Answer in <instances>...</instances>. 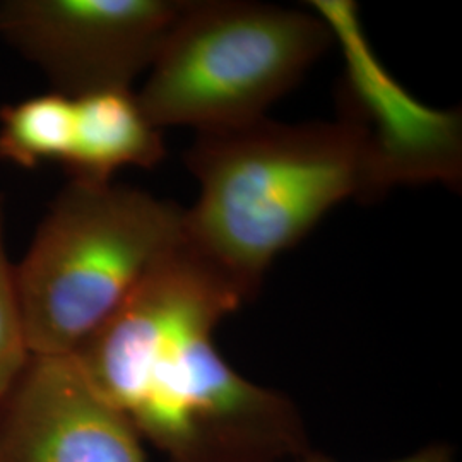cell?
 I'll list each match as a JSON object with an SVG mask.
<instances>
[{
  "mask_svg": "<svg viewBox=\"0 0 462 462\" xmlns=\"http://www.w3.org/2000/svg\"><path fill=\"white\" fill-rule=\"evenodd\" d=\"M4 231L5 209L0 194V397L9 391L32 356L17 298L14 265L7 257Z\"/></svg>",
  "mask_w": 462,
  "mask_h": 462,
  "instance_id": "obj_10",
  "label": "cell"
},
{
  "mask_svg": "<svg viewBox=\"0 0 462 462\" xmlns=\"http://www.w3.org/2000/svg\"><path fill=\"white\" fill-rule=\"evenodd\" d=\"M185 0H2L0 38L53 93L133 89L152 66Z\"/></svg>",
  "mask_w": 462,
  "mask_h": 462,
  "instance_id": "obj_5",
  "label": "cell"
},
{
  "mask_svg": "<svg viewBox=\"0 0 462 462\" xmlns=\"http://www.w3.org/2000/svg\"><path fill=\"white\" fill-rule=\"evenodd\" d=\"M177 204L114 182L69 180L14 265L30 355H72L183 240Z\"/></svg>",
  "mask_w": 462,
  "mask_h": 462,
  "instance_id": "obj_3",
  "label": "cell"
},
{
  "mask_svg": "<svg viewBox=\"0 0 462 462\" xmlns=\"http://www.w3.org/2000/svg\"><path fill=\"white\" fill-rule=\"evenodd\" d=\"M244 303L182 240L72 356L170 462L309 456L290 399L242 377L216 347L217 324Z\"/></svg>",
  "mask_w": 462,
  "mask_h": 462,
  "instance_id": "obj_1",
  "label": "cell"
},
{
  "mask_svg": "<svg viewBox=\"0 0 462 462\" xmlns=\"http://www.w3.org/2000/svg\"><path fill=\"white\" fill-rule=\"evenodd\" d=\"M286 462H334L328 461V459H322V457H310V456H303V457H298L293 461ZM391 462H456L452 459V454L444 448V447H429V448H423L420 450L418 454H413L410 457H404V459H399V461Z\"/></svg>",
  "mask_w": 462,
  "mask_h": 462,
  "instance_id": "obj_11",
  "label": "cell"
},
{
  "mask_svg": "<svg viewBox=\"0 0 462 462\" xmlns=\"http://www.w3.org/2000/svg\"><path fill=\"white\" fill-rule=\"evenodd\" d=\"M198 202L183 213V242L250 301L284 250L347 199L368 200L364 144L345 120L198 134L185 152Z\"/></svg>",
  "mask_w": 462,
  "mask_h": 462,
  "instance_id": "obj_2",
  "label": "cell"
},
{
  "mask_svg": "<svg viewBox=\"0 0 462 462\" xmlns=\"http://www.w3.org/2000/svg\"><path fill=\"white\" fill-rule=\"evenodd\" d=\"M141 440L72 355H32L0 397V462H148Z\"/></svg>",
  "mask_w": 462,
  "mask_h": 462,
  "instance_id": "obj_7",
  "label": "cell"
},
{
  "mask_svg": "<svg viewBox=\"0 0 462 462\" xmlns=\"http://www.w3.org/2000/svg\"><path fill=\"white\" fill-rule=\"evenodd\" d=\"M74 127V99L47 93L0 108V160L34 170L64 163Z\"/></svg>",
  "mask_w": 462,
  "mask_h": 462,
  "instance_id": "obj_9",
  "label": "cell"
},
{
  "mask_svg": "<svg viewBox=\"0 0 462 462\" xmlns=\"http://www.w3.org/2000/svg\"><path fill=\"white\" fill-rule=\"evenodd\" d=\"M332 43L312 9L185 0L135 97L160 131L242 127L265 118Z\"/></svg>",
  "mask_w": 462,
  "mask_h": 462,
  "instance_id": "obj_4",
  "label": "cell"
},
{
  "mask_svg": "<svg viewBox=\"0 0 462 462\" xmlns=\"http://www.w3.org/2000/svg\"><path fill=\"white\" fill-rule=\"evenodd\" d=\"M315 14L343 47L346 72L341 120L358 134L368 171V199L397 185L461 180V116L433 110L410 97L382 69L349 0H314Z\"/></svg>",
  "mask_w": 462,
  "mask_h": 462,
  "instance_id": "obj_6",
  "label": "cell"
},
{
  "mask_svg": "<svg viewBox=\"0 0 462 462\" xmlns=\"http://www.w3.org/2000/svg\"><path fill=\"white\" fill-rule=\"evenodd\" d=\"M72 99V139L62 163L70 180L112 182L120 168H152L165 158L162 133L146 118L133 89Z\"/></svg>",
  "mask_w": 462,
  "mask_h": 462,
  "instance_id": "obj_8",
  "label": "cell"
}]
</instances>
